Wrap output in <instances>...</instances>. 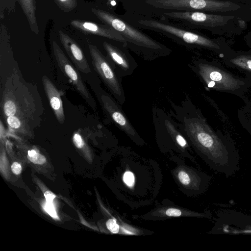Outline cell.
I'll list each match as a JSON object with an SVG mask.
<instances>
[{"label": "cell", "mask_w": 251, "mask_h": 251, "mask_svg": "<svg viewBox=\"0 0 251 251\" xmlns=\"http://www.w3.org/2000/svg\"><path fill=\"white\" fill-rule=\"evenodd\" d=\"M184 130L197 152L213 170L226 177L239 169L240 156L234 145L217 135L201 117H185Z\"/></svg>", "instance_id": "cell-1"}, {"label": "cell", "mask_w": 251, "mask_h": 251, "mask_svg": "<svg viewBox=\"0 0 251 251\" xmlns=\"http://www.w3.org/2000/svg\"><path fill=\"white\" fill-rule=\"evenodd\" d=\"M92 11L101 21L118 32L125 39L126 47L145 60L152 61L170 53L171 50L163 44L116 15L101 9L92 8Z\"/></svg>", "instance_id": "cell-2"}, {"label": "cell", "mask_w": 251, "mask_h": 251, "mask_svg": "<svg viewBox=\"0 0 251 251\" xmlns=\"http://www.w3.org/2000/svg\"><path fill=\"white\" fill-rule=\"evenodd\" d=\"M193 69L209 88L226 92H239L246 83L211 63L197 61Z\"/></svg>", "instance_id": "cell-3"}, {"label": "cell", "mask_w": 251, "mask_h": 251, "mask_svg": "<svg viewBox=\"0 0 251 251\" xmlns=\"http://www.w3.org/2000/svg\"><path fill=\"white\" fill-rule=\"evenodd\" d=\"M138 23L145 28L163 34L182 44L210 49H220V47L216 42L209 38L155 20H141Z\"/></svg>", "instance_id": "cell-4"}, {"label": "cell", "mask_w": 251, "mask_h": 251, "mask_svg": "<svg viewBox=\"0 0 251 251\" xmlns=\"http://www.w3.org/2000/svg\"><path fill=\"white\" fill-rule=\"evenodd\" d=\"M145 2L155 8L178 11L226 12L240 8L232 1L218 0H146Z\"/></svg>", "instance_id": "cell-5"}, {"label": "cell", "mask_w": 251, "mask_h": 251, "mask_svg": "<svg viewBox=\"0 0 251 251\" xmlns=\"http://www.w3.org/2000/svg\"><path fill=\"white\" fill-rule=\"evenodd\" d=\"M93 66L102 80L121 104L126 100L121 77L109 60L95 45H89Z\"/></svg>", "instance_id": "cell-6"}, {"label": "cell", "mask_w": 251, "mask_h": 251, "mask_svg": "<svg viewBox=\"0 0 251 251\" xmlns=\"http://www.w3.org/2000/svg\"><path fill=\"white\" fill-rule=\"evenodd\" d=\"M214 226L209 233L251 234V215L233 209L219 210L213 218Z\"/></svg>", "instance_id": "cell-7"}, {"label": "cell", "mask_w": 251, "mask_h": 251, "mask_svg": "<svg viewBox=\"0 0 251 251\" xmlns=\"http://www.w3.org/2000/svg\"><path fill=\"white\" fill-rule=\"evenodd\" d=\"M103 47L107 53V58L121 77L133 74L137 63L125 44L116 46L104 41Z\"/></svg>", "instance_id": "cell-8"}, {"label": "cell", "mask_w": 251, "mask_h": 251, "mask_svg": "<svg viewBox=\"0 0 251 251\" xmlns=\"http://www.w3.org/2000/svg\"><path fill=\"white\" fill-rule=\"evenodd\" d=\"M52 50L55 58L60 70L70 79L87 103L93 109H95L96 107L95 101L84 83L81 76L73 67L59 46L55 41L52 42Z\"/></svg>", "instance_id": "cell-9"}, {"label": "cell", "mask_w": 251, "mask_h": 251, "mask_svg": "<svg viewBox=\"0 0 251 251\" xmlns=\"http://www.w3.org/2000/svg\"><path fill=\"white\" fill-rule=\"evenodd\" d=\"M166 17L189 22L193 25L209 27L223 25L234 18L232 16H222L200 11H177L164 13Z\"/></svg>", "instance_id": "cell-10"}, {"label": "cell", "mask_w": 251, "mask_h": 251, "mask_svg": "<svg viewBox=\"0 0 251 251\" xmlns=\"http://www.w3.org/2000/svg\"><path fill=\"white\" fill-rule=\"evenodd\" d=\"M193 217L212 219L213 216L209 210L204 212L191 211L183 207L173 205H162L154 208L139 218L145 220H164L172 218Z\"/></svg>", "instance_id": "cell-11"}, {"label": "cell", "mask_w": 251, "mask_h": 251, "mask_svg": "<svg viewBox=\"0 0 251 251\" xmlns=\"http://www.w3.org/2000/svg\"><path fill=\"white\" fill-rule=\"evenodd\" d=\"M100 97L103 107L114 122L134 142L140 143L141 139L119 105L106 93H101Z\"/></svg>", "instance_id": "cell-12"}, {"label": "cell", "mask_w": 251, "mask_h": 251, "mask_svg": "<svg viewBox=\"0 0 251 251\" xmlns=\"http://www.w3.org/2000/svg\"><path fill=\"white\" fill-rule=\"evenodd\" d=\"M176 179L184 188L195 191H204L209 184L211 177L189 167L180 165L173 172Z\"/></svg>", "instance_id": "cell-13"}, {"label": "cell", "mask_w": 251, "mask_h": 251, "mask_svg": "<svg viewBox=\"0 0 251 251\" xmlns=\"http://www.w3.org/2000/svg\"><path fill=\"white\" fill-rule=\"evenodd\" d=\"M71 25L75 28L88 34L101 36L126 46L124 38L117 31L107 25H100L95 23L75 20L71 22Z\"/></svg>", "instance_id": "cell-14"}, {"label": "cell", "mask_w": 251, "mask_h": 251, "mask_svg": "<svg viewBox=\"0 0 251 251\" xmlns=\"http://www.w3.org/2000/svg\"><path fill=\"white\" fill-rule=\"evenodd\" d=\"M61 43L65 50L77 69L84 74L91 72L89 64L78 44L70 36L59 30Z\"/></svg>", "instance_id": "cell-15"}, {"label": "cell", "mask_w": 251, "mask_h": 251, "mask_svg": "<svg viewBox=\"0 0 251 251\" xmlns=\"http://www.w3.org/2000/svg\"><path fill=\"white\" fill-rule=\"evenodd\" d=\"M42 81L44 90L57 120L60 124H63L65 121L64 112L59 91L47 76H43Z\"/></svg>", "instance_id": "cell-16"}, {"label": "cell", "mask_w": 251, "mask_h": 251, "mask_svg": "<svg viewBox=\"0 0 251 251\" xmlns=\"http://www.w3.org/2000/svg\"><path fill=\"white\" fill-rule=\"evenodd\" d=\"M18 1L28 20L31 30L38 34L39 29L36 17L35 0H18Z\"/></svg>", "instance_id": "cell-17"}, {"label": "cell", "mask_w": 251, "mask_h": 251, "mask_svg": "<svg viewBox=\"0 0 251 251\" xmlns=\"http://www.w3.org/2000/svg\"><path fill=\"white\" fill-rule=\"evenodd\" d=\"M227 64L251 74V55H240L229 59Z\"/></svg>", "instance_id": "cell-18"}, {"label": "cell", "mask_w": 251, "mask_h": 251, "mask_svg": "<svg viewBox=\"0 0 251 251\" xmlns=\"http://www.w3.org/2000/svg\"><path fill=\"white\" fill-rule=\"evenodd\" d=\"M170 134L176 144L181 149H185L188 147V144L185 138L174 127V126L168 121L166 124Z\"/></svg>", "instance_id": "cell-19"}, {"label": "cell", "mask_w": 251, "mask_h": 251, "mask_svg": "<svg viewBox=\"0 0 251 251\" xmlns=\"http://www.w3.org/2000/svg\"><path fill=\"white\" fill-rule=\"evenodd\" d=\"M108 229L113 233L128 234L127 231L122 226H120L115 219H110L106 223Z\"/></svg>", "instance_id": "cell-20"}, {"label": "cell", "mask_w": 251, "mask_h": 251, "mask_svg": "<svg viewBox=\"0 0 251 251\" xmlns=\"http://www.w3.org/2000/svg\"><path fill=\"white\" fill-rule=\"evenodd\" d=\"M54 1L64 11H70L77 6L76 0H54Z\"/></svg>", "instance_id": "cell-21"}, {"label": "cell", "mask_w": 251, "mask_h": 251, "mask_svg": "<svg viewBox=\"0 0 251 251\" xmlns=\"http://www.w3.org/2000/svg\"><path fill=\"white\" fill-rule=\"evenodd\" d=\"M3 111L7 117L15 116L17 111L16 103L10 100H6L3 105Z\"/></svg>", "instance_id": "cell-22"}, {"label": "cell", "mask_w": 251, "mask_h": 251, "mask_svg": "<svg viewBox=\"0 0 251 251\" xmlns=\"http://www.w3.org/2000/svg\"><path fill=\"white\" fill-rule=\"evenodd\" d=\"M123 180L127 186L129 187H132L135 182L134 175L130 171L125 172L123 175Z\"/></svg>", "instance_id": "cell-23"}, {"label": "cell", "mask_w": 251, "mask_h": 251, "mask_svg": "<svg viewBox=\"0 0 251 251\" xmlns=\"http://www.w3.org/2000/svg\"><path fill=\"white\" fill-rule=\"evenodd\" d=\"M7 122L9 126L14 129H18L21 126L20 119L15 116L7 117Z\"/></svg>", "instance_id": "cell-24"}, {"label": "cell", "mask_w": 251, "mask_h": 251, "mask_svg": "<svg viewBox=\"0 0 251 251\" xmlns=\"http://www.w3.org/2000/svg\"><path fill=\"white\" fill-rule=\"evenodd\" d=\"M43 206L45 210L52 218L57 219H58L52 202L46 201Z\"/></svg>", "instance_id": "cell-25"}, {"label": "cell", "mask_w": 251, "mask_h": 251, "mask_svg": "<svg viewBox=\"0 0 251 251\" xmlns=\"http://www.w3.org/2000/svg\"><path fill=\"white\" fill-rule=\"evenodd\" d=\"M27 158L31 162L36 164H43L45 163L46 161L45 156L38 153L31 156L27 155Z\"/></svg>", "instance_id": "cell-26"}, {"label": "cell", "mask_w": 251, "mask_h": 251, "mask_svg": "<svg viewBox=\"0 0 251 251\" xmlns=\"http://www.w3.org/2000/svg\"><path fill=\"white\" fill-rule=\"evenodd\" d=\"M74 145L78 149H82L84 146V142L78 133H75L73 137Z\"/></svg>", "instance_id": "cell-27"}, {"label": "cell", "mask_w": 251, "mask_h": 251, "mask_svg": "<svg viewBox=\"0 0 251 251\" xmlns=\"http://www.w3.org/2000/svg\"><path fill=\"white\" fill-rule=\"evenodd\" d=\"M11 170L14 174L19 175L21 173L22 167L19 163L15 162L11 165Z\"/></svg>", "instance_id": "cell-28"}, {"label": "cell", "mask_w": 251, "mask_h": 251, "mask_svg": "<svg viewBox=\"0 0 251 251\" xmlns=\"http://www.w3.org/2000/svg\"><path fill=\"white\" fill-rule=\"evenodd\" d=\"M44 196L46 199V201L49 202H52L53 199L56 197V196L50 191L45 192Z\"/></svg>", "instance_id": "cell-29"}]
</instances>
